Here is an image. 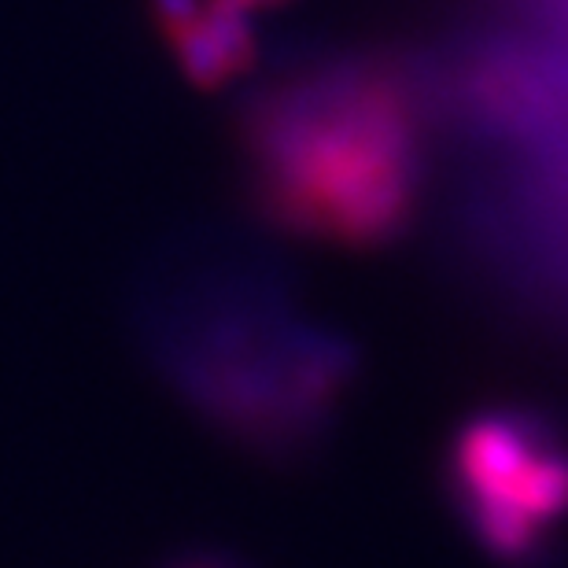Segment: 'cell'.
I'll return each instance as SVG.
<instances>
[{
  "label": "cell",
  "instance_id": "4",
  "mask_svg": "<svg viewBox=\"0 0 568 568\" xmlns=\"http://www.w3.org/2000/svg\"><path fill=\"white\" fill-rule=\"evenodd\" d=\"M288 0H155V16L181 67L200 85H222L241 74L266 33V22Z\"/></svg>",
  "mask_w": 568,
  "mask_h": 568
},
{
  "label": "cell",
  "instance_id": "1",
  "mask_svg": "<svg viewBox=\"0 0 568 568\" xmlns=\"http://www.w3.org/2000/svg\"><path fill=\"white\" fill-rule=\"evenodd\" d=\"M155 369L230 447L263 462L322 450L358 388V347L266 247L192 236L144 288Z\"/></svg>",
  "mask_w": 568,
  "mask_h": 568
},
{
  "label": "cell",
  "instance_id": "3",
  "mask_svg": "<svg viewBox=\"0 0 568 568\" xmlns=\"http://www.w3.org/2000/svg\"><path fill=\"white\" fill-rule=\"evenodd\" d=\"M443 495L487 561L547 568L568 547V417L536 403L484 406L450 432Z\"/></svg>",
  "mask_w": 568,
  "mask_h": 568
},
{
  "label": "cell",
  "instance_id": "2",
  "mask_svg": "<svg viewBox=\"0 0 568 568\" xmlns=\"http://www.w3.org/2000/svg\"><path fill=\"white\" fill-rule=\"evenodd\" d=\"M439 111L428 67L344 52L277 74L241 111V185L270 230L366 252L410 233Z\"/></svg>",
  "mask_w": 568,
  "mask_h": 568
},
{
  "label": "cell",
  "instance_id": "5",
  "mask_svg": "<svg viewBox=\"0 0 568 568\" xmlns=\"http://www.w3.org/2000/svg\"><path fill=\"white\" fill-rule=\"evenodd\" d=\"M166 568H252V565H244L241 558H233V554H225V550H185Z\"/></svg>",
  "mask_w": 568,
  "mask_h": 568
}]
</instances>
